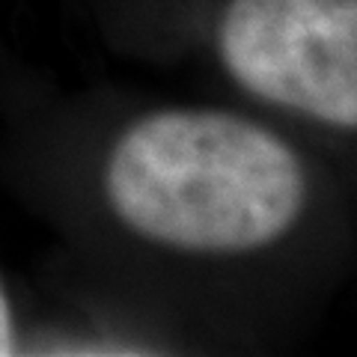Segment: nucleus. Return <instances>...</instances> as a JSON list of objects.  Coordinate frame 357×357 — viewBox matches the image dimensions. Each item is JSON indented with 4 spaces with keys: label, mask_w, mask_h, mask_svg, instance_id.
Listing matches in <instances>:
<instances>
[{
    "label": "nucleus",
    "mask_w": 357,
    "mask_h": 357,
    "mask_svg": "<svg viewBox=\"0 0 357 357\" xmlns=\"http://www.w3.org/2000/svg\"><path fill=\"white\" fill-rule=\"evenodd\" d=\"M18 351V337H15V316L13 304H9V292L3 280H0V357H9Z\"/></svg>",
    "instance_id": "nucleus-3"
},
{
    "label": "nucleus",
    "mask_w": 357,
    "mask_h": 357,
    "mask_svg": "<svg viewBox=\"0 0 357 357\" xmlns=\"http://www.w3.org/2000/svg\"><path fill=\"white\" fill-rule=\"evenodd\" d=\"M102 188L128 232L194 256L271 248L307 208L298 152L259 122L211 107L134 119L107 152Z\"/></svg>",
    "instance_id": "nucleus-1"
},
{
    "label": "nucleus",
    "mask_w": 357,
    "mask_h": 357,
    "mask_svg": "<svg viewBox=\"0 0 357 357\" xmlns=\"http://www.w3.org/2000/svg\"><path fill=\"white\" fill-rule=\"evenodd\" d=\"M215 45L253 98L357 128V0H227Z\"/></svg>",
    "instance_id": "nucleus-2"
}]
</instances>
